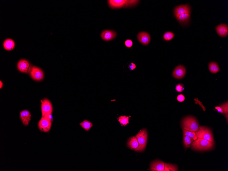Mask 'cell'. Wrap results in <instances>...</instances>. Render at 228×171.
<instances>
[{"instance_id": "ba28073f", "label": "cell", "mask_w": 228, "mask_h": 171, "mask_svg": "<svg viewBox=\"0 0 228 171\" xmlns=\"http://www.w3.org/2000/svg\"><path fill=\"white\" fill-rule=\"evenodd\" d=\"M41 109L42 117L48 114H51L53 107L51 102L47 99H44L41 101Z\"/></svg>"}, {"instance_id": "5b68a950", "label": "cell", "mask_w": 228, "mask_h": 171, "mask_svg": "<svg viewBox=\"0 0 228 171\" xmlns=\"http://www.w3.org/2000/svg\"><path fill=\"white\" fill-rule=\"evenodd\" d=\"M139 144V151H143L146 146L148 139V132L146 129L140 131L136 136Z\"/></svg>"}, {"instance_id": "4dcf8cb0", "label": "cell", "mask_w": 228, "mask_h": 171, "mask_svg": "<svg viewBox=\"0 0 228 171\" xmlns=\"http://www.w3.org/2000/svg\"><path fill=\"white\" fill-rule=\"evenodd\" d=\"M136 67L135 64L132 63H131L128 66V68L131 70H134L135 69Z\"/></svg>"}, {"instance_id": "4fadbf2b", "label": "cell", "mask_w": 228, "mask_h": 171, "mask_svg": "<svg viewBox=\"0 0 228 171\" xmlns=\"http://www.w3.org/2000/svg\"><path fill=\"white\" fill-rule=\"evenodd\" d=\"M215 29L218 35L220 37H225L228 35V26L226 24H220L216 26Z\"/></svg>"}, {"instance_id": "7a4b0ae2", "label": "cell", "mask_w": 228, "mask_h": 171, "mask_svg": "<svg viewBox=\"0 0 228 171\" xmlns=\"http://www.w3.org/2000/svg\"><path fill=\"white\" fill-rule=\"evenodd\" d=\"M182 128L189 131L196 132L199 130L198 121L192 117H187L184 118L182 122Z\"/></svg>"}, {"instance_id": "d6986e66", "label": "cell", "mask_w": 228, "mask_h": 171, "mask_svg": "<svg viewBox=\"0 0 228 171\" xmlns=\"http://www.w3.org/2000/svg\"><path fill=\"white\" fill-rule=\"evenodd\" d=\"M3 47L6 50L11 51L14 48L15 44L14 41L11 39H7L4 41Z\"/></svg>"}, {"instance_id": "9a60e30c", "label": "cell", "mask_w": 228, "mask_h": 171, "mask_svg": "<svg viewBox=\"0 0 228 171\" xmlns=\"http://www.w3.org/2000/svg\"><path fill=\"white\" fill-rule=\"evenodd\" d=\"M30 64L27 60L22 59L17 64L18 70L22 73H27L28 71Z\"/></svg>"}, {"instance_id": "2e32d148", "label": "cell", "mask_w": 228, "mask_h": 171, "mask_svg": "<svg viewBox=\"0 0 228 171\" xmlns=\"http://www.w3.org/2000/svg\"><path fill=\"white\" fill-rule=\"evenodd\" d=\"M127 146L131 149L136 151H139V144L136 137H132L128 140Z\"/></svg>"}, {"instance_id": "f546056e", "label": "cell", "mask_w": 228, "mask_h": 171, "mask_svg": "<svg viewBox=\"0 0 228 171\" xmlns=\"http://www.w3.org/2000/svg\"><path fill=\"white\" fill-rule=\"evenodd\" d=\"M177 100L178 101L182 102L184 101L185 98L183 95L180 94L177 96Z\"/></svg>"}, {"instance_id": "9c48e42d", "label": "cell", "mask_w": 228, "mask_h": 171, "mask_svg": "<svg viewBox=\"0 0 228 171\" xmlns=\"http://www.w3.org/2000/svg\"><path fill=\"white\" fill-rule=\"evenodd\" d=\"M51 125V121L43 116L39 121L38 126L41 131L47 132L50 130Z\"/></svg>"}, {"instance_id": "5bb4252c", "label": "cell", "mask_w": 228, "mask_h": 171, "mask_svg": "<svg viewBox=\"0 0 228 171\" xmlns=\"http://www.w3.org/2000/svg\"><path fill=\"white\" fill-rule=\"evenodd\" d=\"M165 163L159 160H157L151 163L150 170L154 171H164Z\"/></svg>"}, {"instance_id": "44dd1931", "label": "cell", "mask_w": 228, "mask_h": 171, "mask_svg": "<svg viewBox=\"0 0 228 171\" xmlns=\"http://www.w3.org/2000/svg\"><path fill=\"white\" fill-rule=\"evenodd\" d=\"M194 140L187 135H184L183 142L185 147L187 148L190 147Z\"/></svg>"}, {"instance_id": "7402d4cb", "label": "cell", "mask_w": 228, "mask_h": 171, "mask_svg": "<svg viewBox=\"0 0 228 171\" xmlns=\"http://www.w3.org/2000/svg\"><path fill=\"white\" fill-rule=\"evenodd\" d=\"M80 124L86 131H88L93 126L92 123L86 120H84Z\"/></svg>"}, {"instance_id": "52a82bcc", "label": "cell", "mask_w": 228, "mask_h": 171, "mask_svg": "<svg viewBox=\"0 0 228 171\" xmlns=\"http://www.w3.org/2000/svg\"><path fill=\"white\" fill-rule=\"evenodd\" d=\"M30 75L31 77L36 81L42 80L44 77V73L42 70L36 66H33L30 68Z\"/></svg>"}, {"instance_id": "8fae6325", "label": "cell", "mask_w": 228, "mask_h": 171, "mask_svg": "<svg viewBox=\"0 0 228 171\" xmlns=\"http://www.w3.org/2000/svg\"><path fill=\"white\" fill-rule=\"evenodd\" d=\"M137 39L140 43L146 45L150 43L151 37L149 33L145 32H142L138 34Z\"/></svg>"}, {"instance_id": "4316f807", "label": "cell", "mask_w": 228, "mask_h": 171, "mask_svg": "<svg viewBox=\"0 0 228 171\" xmlns=\"http://www.w3.org/2000/svg\"><path fill=\"white\" fill-rule=\"evenodd\" d=\"M221 107L222 108L223 111V114H225L226 116L227 120L228 119V102H225V103L223 104L221 106Z\"/></svg>"}, {"instance_id": "ac0fdd59", "label": "cell", "mask_w": 228, "mask_h": 171, "mask_svg": "<svg viewBox=\"0 0 228 171\" xmlns=\"http://www.w3.org/2000/svg\"><path fill=\"white\" fill-rule=\"evenodd\" d=\"M191 18V14L184 13L180 15L177 18L178 21L182 25H185L188 23Z\"/></svg>"}, {"instance_id": "30bf717a", "label": "cell", "mask_w": 228, "mask_h": 171, "mask_svg": "<svg viewBox=\"0 0 228 171\" xmlns=\"http://www.w3.org/2000/svg\"><path fill=\"white\" fill-rule=\"evenodd\" d=\"M117 35V33L113 30H105L101 33V36L102 40L108 41L115 39Z\"/></svg>"}, {"instance_id": "f1b7e54d", "label": "cell", "mask_w": 228, "mask_h": 171, "mask_svg": "<svg viewBox=\"0 0 228 171\" xmlns=\"http://www.w3.org/2000/svg\"><path fill=\"white\" fill-rule=\"evenodd\" d=\"M125 44L127 47L131 48L132 46V41L130 39H127L125 41Z\"/></svg>"}, {"instance_id": "603a6c76", "label": "cell", "mask_w": 228, "mask_h": 171, "mask_svg": "<svg viewBox=\"0 0 228 171\" xmlns=\"http://www.w3.org/2000/svg\"><path fill=\"white\" fill-rule=\"evenodd\" d=\"M178 171V168L176 165L168 164V163H165L164 171Z\"/></svg>"}, {"instance_id": "277c9868", "label": "cell", "mask_w": 228, "mask_h": 171, "mask_svg": "<svg viewBox=\"0 0 228 171\" xmlns=\"http://www.w3.org/2000/svg\"><path fill=\"white\" fill-rule=\"evenodd\" d=\"M197 138L208 140L212 142H214L213 135L210 129L205 127H199V130L195 132Z\"/></svg>"}, {"instance_id": "6da1fadb", "label": "cell", "mask_w": 228, "mask_h": 171, "mask_svg": "<svg viewBox=\"0 0 228 171\" xmlns=\"http://www.w3.org/2000/svg\"><path fill=\"white\" fill-rule=\"evenodd\" d=\"M139 1L135 0H109L108 1L109 6L112 9H116L124 8H127L135 6L138 4L139 2Z\"/></svg>"}, {"instance_id": "ffe728a7", "label": "cell", "mask_w": 228, "mask_h": 171, "mask_svg": "<svg viewBox=\"0 0 228 171\" xmlns=\"http://www.w3.org/2000/svg\"><path fill=\"white\" fill-rule=\"evenodd\" d=\"M209 69L211 73L216 74L220 70V68L217 63L211 62L209 64Z\"/></svg>"}, {"instance_id": "3957f363", "label": "cell", "mask_w": 228, "mask_h": 171, "mask_svg": "<svg viewBox=\"0 0 228 171\" xmlns=\"http://www.w3.org/2000/svg\"><path fill=\"white\" fill-rule=\"evenodd\" d=\"M214 145L215 142L197 138L193 142L191 148L192 149L196 150H208L211 149L214 147Z\"/></svg>"}, {"instance_id": "484cf974", "label": "cell", "mask_w": 228, "mask_h": 171, "mask_svg": "<svg viewBox=\"0 0 228 171\" xmlns=\"http://www.w3.org/2000/svg\"><path fill=\"white\" fill-rule=\"evenodd\" d=\"M174 37V33L170 32H167L163 35V39L166 41H170L173 39Z\"/></svg>"}, {"instance_id": "1f68e13d", "label": "cell", "mask_w": 228, "mask_h": 171, "mask_svg": "<svg viewBox=\"0 0 228 171\" xmlns=\"http://www.w3.org/2000/svg\"><path fill=\"white\" fill-rule=\"evenodd\" d=\"M44 117L47 118L49 120L51 121V122L52 121L53 117H52V114H48V115H45L44 116Z\"/></svg>"}, {"instance_id": "83f0119b", "label": "cell", "mask_w": 228, "mask_h": 171, "mask_svg": "<svg viewBox=\"0 0 228 171\" xmlns=\"http://www.w3.org/2000/svg\"><path fill=\"white\" fill-rule=\"evenodd\" d=\"M176 90L178 92H183L184 90V86L182 84H179L176 86Z\"/></svg>"}, {"instance_id": "8992f818", "label": "cell", "mask_w": 228, "mask_h": 171, "mask_svg": "<svg viewBox=\"0 0 228 171\" xmlns=\"http://www.w3.org/2000/svg\"><path fill=\"white\" fill-rule=\"evenodd\" d=\"M191 7L188 4L178 6L175 8L174 11V16L176 18L181 14L184 13L191 14Z\"/></svg>"}, {"instance_id": "cb8c5ba5", "label": "cell", "mask_w": 228, "mask_h": 171, "mask_svg": "<svg viewBox=\"0 0 228 171\" xmlns=\"http://www.w3.org/2000/svg\"><path fill=\"white\" fill-rule=\"evenodd\" d=\"M182 131L183 132L184 135H187L190 137L192 138L194 140V141L197 138L195 132L189 131L184 130V129L182 130Z\"/></svg>"}, {"instance_id": "836d02e7", "label": "cell", "mask_w": 228, "mask_h": 171, "mask_svg": "<svg viewBox=\"0 0 228 171\" xmlns=\"http://www.w3.org/2000/svg\"><path fill=\"white\" fill-rule=\"evenodd\" d=\"M3 86V83L1 81H0V88L2 89Z\"/></svg>"}, {"instance_id": "d6a6232c", "label": "cell", "mask_w": 228, "mask_h": 171, "mask_svg": "<svg viewBox=\"0 0 228 171\" xmlns=\"http://www.w3.org/2000/svg\"><path fill=\"white\" fill-rule=\"evenodd\" d=\"M215 109L217 110L219 112L221 113H224L223 110L221 106H220V107H219V106L216 107H215Z\"/></svg>"}, {"instance_id": "d4e9b609", "label": "cell", "mask_w": 228, "mask_h": 171, "mask_svg": "<svg viewBox=\"0 0 228 171\" xmlns=\"http://www.w3.org/2000/svg\"><path fill=\"white\" fill-rule=\"evenodd\" d=\"M130 117L121 116L119 117L118 120L120 123L122 125H125L129 123V118Z\"/></svg>"}, {"instance_id": "e0dca14e", "label": "cell", "mask_w": 228, "mask_h": 171, "mask_svg": "<svg viewBox=\"0 0 228 171\" xmlns=\"http://www.w3.org/2000/svg\"><path fill=\"white\" fill-rule=\"evenodd\" d=\"M20 117L22 123L25 126H27L31 119V114L30 112L27 110H24L21 112Z\"/></svg>"}, {"instance_id": "7c38bea8", "label": "cell", "mask_w": 228, "mask_h": 171, "mask_svg": "<svg viewBox=\"0 0 228 171\" xmlns=\"http://www.w3.org/2000/svg\"><path fill=\"white\" fill-rule=\"evenodd\" d=\"M186 74V70L184 67L179 65L176 67L174 70L173 76L177 79H180L184 77Z\"/></svg>"}]
</instances>
